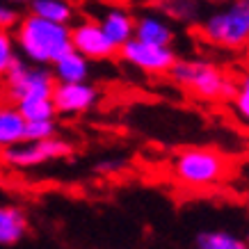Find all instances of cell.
Masks as SVG:
<instances>
[{"mask_svg": "<svg viewBox=\"0 0 249 249\" xmlns=\"http://www.w3.org/2000/svg\"><path fill=\"white\" fill-rule=\"evenodd\" d=\"M247 46H249V44H247Z\"/></svg>", "mask_w": 249, "mask_h": 249, "instance_id": "83f0119b", "label": "cell"}, {"mask_svg": "<svg viewBox=\"0 0 249 249\" xmlns=\"http://www.w3.org/2000/svg\"><path fill=\"white\" fill-rule=\"evenodd\" d=\"M196 249H249V242L227 229H208L201 231L195 240Z\"/></svg>", "mask_w": 249, "mask_h": 249, "instance_id": "2e32d148", "label": "cell"}, {"mask_svg": "<svg viewBox=\"0 0 249 249\" xmlns=\"http://www.w3.org/2000/svg\"><path fill=\"white\" fill-rule=\"evenodd\" d=\"M233 160L213 146H185L172 158V176L183 190L204 192L231 178Z\"/></svg>", "mask_w": 249, "mask_h": 249, "instance_id": "7a4b0ae2", "label": "cell"}, {"mask_svg": "<svg viewBox=\"0 0 249 249\" xmlns=\"http://www.w3.org/2000/svg\"><path fill=\"white\" fill-rule=\"evenodd\" d=\"M245 240H247V242H249V231H247V238H245Z\"/></svg>", "mask_w": 249, "mask_h": 249, "instance_id": "484cf974", "label": "cell"}, {"mask_svg": "<svg viewBox=\"0 0 249 249\" xmlns=\"http://www.w3.org/2000/svg\"><path fill=\"white\" fill-rule=\"evenodd\" d=\"M18 57L37 67H51L60 55L71 51V25L53 23L25 14L12 30Z\"/></svg>", "mask_w": 249, "mask_h": 249, "instance_id": "6da1fadb", "label": "cell"}, {"mask_svg": "<svg viewBox=\"0 0 249 249\" xmlns=\"http://www.w3.org/2000/svg\"><path fill=\"white\" fill-rule=\"evenodd\" d=\"M247 149H249V137H247Z\"/></svg>", "mask_w": 249, "mask_h": 249, "instance_id": "4316f807", "label": "cell"}, {"mask_svg": "<svg viewBox=\"0 0 249 249\" xmlns=\"http://www.w3.org/2000/svg\"><path fill=\"white\" fill-rule=\"evenodd\" d=\"M206 44L222 51H240L249 44V0H229L199 23Z\"/></svg>", "mask_w": 249, "mask_h": 249, "instance_id": "277c9868", "label": "cell"}, {"mask_svg": "<svg viewBox=\"0 0 249 249\" xmlns=\"http://www.w3.org/2000/svg\"><path fill=\"white\" fill-rule=\"evenodd\" d=\"M57 135V119L28 121L25 124V142H41Z\"/></svg>", "mask_w": 249, "mask_h": 249, "instance_id": "44dd1931", "label": "cell"}, {"mask_svg": "<svg viewBox=\"0 0 249 249\" xmlns=\"http://www.w3.org/2000/svg\"><path fill=\"white\" fill-rule=\"evenodd\" d=\"M73 151L71 142L62 140V137H51V140H41V142H21L0 153L2 165L12 167V169H37L41 165H48L53 160L69 158Z\"/></svg>", "mask_w": 249, "mask_h": 249, "instance_id": "8992f818", "label": "cell"}, {"mask_svg": "<svg viewBox=\"0 0 249 249\" xmlns=\"http://www.w3.org/2000/svg\"><path fill=\"white\" fill-rule=\"evenodd\" d=\"M135 39L153 46H172L174 25L165 14L160 12H142L135 16Z\"/></svg>", "mask_w": 249, "mask_h": 249, "instance_id": "30bf717a", "label": "cell"}, {"mask_svg": "<svg viewBox=\"0 0 249 249\" xmlns=\"http://www.w3.org/2000/svg\"><path fill=\"white\" fill-rule=\"evenodd\" d=\"M2 2H7V5H14V7H21V5H28L30 0H2Z\"/></svg>", "mask_w": 249, "mask_h": 249, "instance_id": "603a6c76", "label": "cell"}, {"mask_svg": "<svg viewBox=\"0 0 249 249\" xmlns=\"http://www.w3.org/2000/svg\"><path fill=\"white\" fill-rule=\"evenodd\" d=\"M167 76L201 101H231L235 94V78L227 76L215 62L204 57L176 60Z\"/></svg>", "mask_w": 249, "mask_h": 249, "instance_id": "3957f363", "label": "cell"}, {"mask_svg": "<svg viewBox=\"0 0 249 249\" xmlns=\"http://www.w3.org/2000/svg\"><path fill=\"white\" fill-rule=\"evenodd\" d=\"M18 112L23 114L25 121H46V119H55V107L51 98H35V101H28V103H21Z\"/></svg>", "mask_w": 249, "mask_h": 249, "instance_id": "d6986e66", "label": "cell"}, {"mask_svg": "<svg viewBox=\"0 0 249 249\" xmlns=\"http://www.w3.org/2000/svg\"><path fill=\"white\" fill-rule=\"evenodd\" d=\"M25 124L18 107L9 101H0V153L25 142Z\"/></svg>", "mask_w": 249, "mask_h": 249, "instance_id": "4fadbf2b", "label": "cell"}, {"mask_svg": "<svg viewBox=\"0 0 249 249\" xmlns=\"http://www.w3.org/2000/svg\"><path fill=\"white\" fill-rule=\"evenodd\" d=\"M98 25L103 28L107 39L112 41L117 48L126 44L128 39L135 35V16L130 14L126 7H107L98 18Z\"/></svg>", "mask_w": 249, "mask_h": 249, "instance_id": "7c38bea8", "label": "cell"}, {"mask_svg": "<svg viewBox=\"0 0 249 249\" xmlns=\"http://www.w3.org/2000/svg\"><path fill=\"white\" fill-rule=\"evenodd\" d=\"M121 60L130 64V67L140 69L149 76H167L169 69L174 67L176 51L172 46H153V44H144L140 39H128L126 44L119 48Z\"/></svg>", "mask_w": 249, "mask_h": 249, "instance_id": "52a82bcc", "label": "cell"}, {"mask_svg": "<svg viewBox=\"0 0 249 249\" xmlns=\"http://www.w3.org/2000/svg\"><path fill=\"white\" fill-rule=\"evenodd\" d=\"M16 60H18V51H16L12 32L0 30V80L7 76V71L14 67Z\"/></svg>", "mask_w": 249, "mask_h": 249, "instance_id": "ffe728a7", "label": "cell"}, {"mask_svg": "<svg viewBox=\"0 0 249 249\" xmlns=\"http://www.w3.org/2000/svg\"><path fill=\"white\" fill-rule=\"evenodd\" d=\"M229 103L235 119L249 126V69L242 71L240 78H235V94Z\"/></svg>", "mask_w": 249, "mask_h": 249, "instance_id": "ac0fdd59", "label": "cell"}, {"mask_svg": "<svg viewBox=\"0 0 249 249\" xmlns=\"http://www.w3.org/2000/svg\"><path fill=\"white\" fill-rule=\"evenodd\" d=\"M208 2H215V5H224V2H229V0H208Z\"/></svg>", "mask_w": 249, "mask_h": 249, "instance_id": "cb8c5ba5", "label": "cell"}, {"mask_svg": "<svg viewBox=\"0 0 249 249\" xmlns=\"http://www.w3.org/2000/svg\"><path fill=\"white\" fill-rule=\"evenodd\" d=\"M30 7V14L39 16V18H46V21H53V23H69L73 21V5L69 0H30L28 2Z\"/></svg>", "mask_w": 249, "mask_h": 249, "instance_id": "9a60e30c", "label": "cell"}, {"mask_svg": "<svg viewBox=\"0 0 249 249\" xmlns=\"http://www.w3.org/2000/svg\"><path fill=\"white\" fill-rule=\"evenodd\" d=\"M158 9L169 21L195 23L201 16V0H160Z\"/></svg>", "mask_w": 249, "mask_h": 249, "instance_id": "e0dca14e", "label": "cell"}, {"mask_svg": "<svg viewBox=\"0 0 249 249\" xmlns=\"http://www.w3.org/2000/svg\"><path fill=\"white\" fill-rule=\"evenodd\" d=\"M0 83H2L5 101L21 106V103H28L35 98H51L55 78L48 67H37V64H30L18 57Z\"/></svg>", "mask_w": 249, "mask_h": 249, "instance_id": "5b68a950", "label": "cell"}, {"mask_svg": "<svg viewBox=\"0 0 249 249\" xmlns=\"http://www.w3.org/2000/svg\"><path fill=\"white\" fill-rule=\"evenodd\" d=\"M0 172H2V158H0Z\"/></svg>", "mask_w": 249, "mask_h": 249, "instance_id": "d4e9b609", "label": "cell"}, {"mask_svg": "<svg viewBox=\"0 0 249 249\" xmlns=\"http://www.w3.org/2000/svg\"><path fill=\"white\" fill-rule=\"evenodd\" d=\"M51 73H53L55 83H87L89 60H85L83 55L71 48L51 64Z\"/></svg>", "mask_w": 249, "mask_h": 249, "instance_id": "5bb4252c", "label": "cell"}, {"mask_svg": "<svg viewBox=\"0 0 249 249\" xmlns=\"http://www.w3.org/2000/svg\"><path fill=\"white\" fill-rule=\"evenodd\" d=\"M28 213L16 204H0V247H12L28 235Z\"/></svg>", "mask_w": 249, "mask_h": 249, "instance_id": "8fae6325", "label": "cell"}, {"mask_svg": "<svg viewBox=\"0 0 249 249\" xmlns=\"http://www.w3.org/2000/svg\"><path fill=\"white\" fill-rule=\"evenodd\" d=\"M21 14H18V9L14 5H7V2H2L0 0V30H14L16 23H18Z\"/></svg>", "mask_w": 249, "mask_h": 249, "instance_id": "7402d4cb", "label": "cell"}, {"mask_svg": "<svg viewBox=\"0 0 249 249\" xmlns=\"http://www.w3.org/2000/svg\"><path fill=\"white\" fill-rule=\"evenodd\" d=\"M51 101L57 117H78V114L91 112L98 106L101 91L89 80L87 83H55Z\"/></svg>", "mask_w": 249, "mask_h": 249, "instance_id": "ba28073f", "label": "cell"}, {"mask_svg": "<svg viewBox=\"0 0 249 249\" xmlns=\"http://www.w3.org/2000/svg\"><path fill=\"white\" fill-rule=\"evenodd\" d=\"M71 48L89 62L110 60L119 53V48L107 39L103 28L94 18H85L71 28Z\"/></svg>", "mask_w": 249, "mask_h": 249, "instance_id": "9c48e42d", "label": "cell"}]
</instances>
